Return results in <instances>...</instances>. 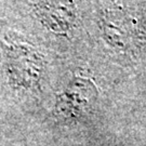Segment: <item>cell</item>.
<instances>
[{
    "label": "cell",
    "instance_id": "2",
    "mask_svg": "<svg viewBox=\"0 0 146 146\" xmlns=\"http://www.w3.org/2000/svg\"><path fill=\"white\" fill-rule=\"evenodd\" d=\"M96 96L93 84L84 79H76L58 95L56 110L65 119H77L87 111L91 99Z\"/></svg>",
    "mask_w": 146,
    "mask_h": 146
},
{
    "label": "cell",
    "instance_id": "1",
    "mask_svg": "<svg viewBox=\"0 0 146 146\" xmlns=\"http://www.w3.org/2000/svg\"><path fill=\"white\" fill-rule=\"evenodd\" d=\"M141 13L128 3L107 5L101 20L106 43L120 53L141 49L146 43V20Z\"/></svg>",
    "mask_w": 146,
    "mask_h": 146
},
{
    "label": "cell",
    "instance_id": "3",
    "mask_svg": "<svg viewBox=\"0 0 146 146\" xmlns=\"http://www.w3.org/2000/svg\"><path fill=\"white\" fill-rule=\"evenodd\" d=\"M35 10L42 23L52 31L66 34L73 26L75 14L70 3L65 2H42L36 3Z\"/></svg>",
    "mask_w": 146,
    "mask_h": 146
}]
</instances>
